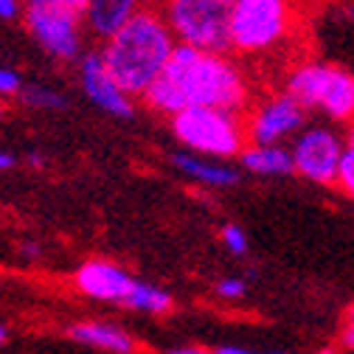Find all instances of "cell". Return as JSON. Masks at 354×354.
Listing matches in <instances>:
<instances>
[{
	"instance_id": "cell-1",
	"label": "cell",
	"mask_w": 354,
	"mask_h": 354,
	"mask_svg": "<svg viewBox=\"0 0 354 354\" xmlns=\"http://www.w3.org/2000/svg\"><path fill=\"white\" fill-rule=\"evenodd\" d=\"M160 115H174L189 107H216L242 113L250 107V82L231 54H208L174 46L160 76L141 96Z\"/></svg>"
},
{
	"instance_id": "cell-2",
	"label": "cell",
	"mask_w": 354,
	"mask_h": 354,
	"mask_svg": "<svg viewBox=\"0 0 354 354\" xmlns=\"http://www.w3.org/2000/svg\"><path fill=\"white\" fill-rule=\"evenodd\" d=\"M174 51V37L166 28L160 12L138 9L99 51V59L110 79L121 91L136 99L144 96L147 87L160 76L163 65Z\"/></svg>"
},
{
	"instance_id": "cell-3",
	"label": "cell",
	"mask_w": 354,
	"mask_h": 354,
	"mask_svg": "<svg viewBox=\"0 0 354 354\" xmlns=\"http://www.w3.org/2000/svg\"><path fill=\"white\" fill-rule=\"evenodd\" d=\"M284 93L306 113H321L335 124H354V73L318 59H304L287 71Z\"/></svg>"
},
{
	"instance_id": "cell-4",
	"label": "cell",
	"mask_w": 354,
	"mask_h": 354,
	"mask_svg": "<svg viewBox=\"0 0 354 354\" xmlns=\"http://www.w3.org/2000/svg\"><path fill=\"white\" fill-rule=\"evenodd\" d=\"M295 26L292 0H234L228 48L242 57H268L292 37Z\"/></svg>"
},
{
	"instance_id": "cell-5",
	"label": "cell",
	"mask_w": 354,
	"mask_h": 354,
	"mask_svg": "<svg viewBox=\"0 0 354 354\" xmlns=\"http://www.w3.org/2000/svg\"><path fill=\"white\" fill-rule=\"evenodd\" d=\"M171 136L189 155L208 160H231L248 147L242 113L216 107H189L169 118Z\"/></svg>"
},
{
	"instance_id": "cell-6",
	"label": "cell",
	"mask_w": 354,
	"mask_h": 354,
	"mask_svg": "<svg viewBox=\"0 0 354 354\" xmlns=\"http://www.w3.org/2000/svg\"><path fill=\"white\" fill-rule=\"evenodd\" d=\"M174 37V46L228 54L234 0H158L155 6Z\"/></svg>"
},
{
	"instance_id": "cell-7",
	"label": "cell",
	"mask_w": 354,
	"mask_h": 354,
	"mask_svg": "<svg viewBox=\"0 0 354 354\" xmlns=\"http://www.w3.org/2000/svg\"><path fill=\"white\" fill-rule=\"evenodd\" d=\"M292 171L318 186H335L343 160V132L332 124H309L292 138Z\"/></svg>"
},
{
	"instance_id": "cell-8",
	"label": "cell",
	"mask_w": 354,
	"mask_h": 354,
	"mask_svg": "<svg viewBox=\"0 0 354 354\" xmlns=\"http://www.w3.org/2000/svg\"><path fill=\"white\" fill-rule=\"evenodd\" d=\"M245 138L256 147H284V141H292L306 127V110L281 93L264 96L245 113Z\"/></svg>"
},
{
	"instance_id": "cell-9",
	"label": "cell",
	"mask_w": 354,
	"mask_h": 354,
	"mask_svg": "<svg viewBox=\"0 0 354 354\" xmlns=\"http://www.w3.org/2000/svg\"><path fill=\"white\" fill-rule=\"evenodd\" d=\"M82 20L48 6H39L28 0L26 26L31 37L39 42V48L57 59H76L82 51Z\"/></svg>"
},
{
	"instance_id": "cell-10",
	"label": "cell",
	"mask_w": 354,
	"mask_h": 354,
	"mask_svg": "<svg viewBox=\"0 0 354 354\" xmlns=\"http://www.w3.org/2000/svg\"><path fill=\"white\" fill-rule=\"evenodd\" d=\"M136 281L138 279L127 273L121 264H113L107 259H91L79 264L73 273V284L84 298L102 301V304H118V306H124Z\"/></svg>"
},
{
	"instance_id": "cell-11",
	"label": "cell",
	"mask_w": 354,
	"mask_h": 354,
	"mask_svg": "<svg viewBox=\"0 0 354 354\" xmlns=\"http://www.w3.org/2000/svg\"><path fill=\"white\" fill-rule=\"evenodd\" d=\"M82 87H84L87 99H91L99 110H104L107 115H115V118L136 115V104H132V99L110 79L99 54H87L82 59Z\"/></svg>"
},
{
	"instance_id": "cell-12",
	"label": "cell",
	"mask_w": 354,
	"mask_h": 354,
	"mask_svg": "<svg viewBox=\"0 0 354 354\" xmlns=\"http://www.w3.org/2000/svg\"><path fill=\"white\" fill-rule=\"evenodd\" d=\"M68 340L104 354H136V337L110 321H76L65 329Z\"/></svg>"
},
{
	"instance_id": "cell-13",
	"label": "cell",
	"mask_w": 354,
	"mask_h": 354,
	"mask_svg": "<svg viewBox=\"0 0 354 354\" xmlns=\"http://www.w3.org/2000/svg\"><path fill=\"white\" fill-rule=\"evenodd\" d=\"M169 160L174 169H180L189 180L208 186V189H231L239 183V169H234L225 160H208V158H197L189 152H174Z\"/></svg>"
},
{
	"instance_id": "cell-14",
	"label": "cell",
	"mask_w": 354,
	"mask_h": 354,
	"mask_svg": "<svg viewBox=\"0 0 354 354\" xmlns=\"http://www.w3.org/2000/svg\"><path fill=\"white\" fill-rule=\"evenodd\" d=\"M138 9H141V0H91L84 20L96 37L110 39Z\"/></svg>"
},
{
	"instance_id": "cell-15",
	"label": "cell",
	"mask_w": 354,
	"mask_h": 354,
	"mask_svg": "<svg viewBox=\"0 0 354 354\" xmlns=\"http://www.w3.org/2000/svg\"><path fill=\"white\" fill-rule=\"evenodd\" d=\"M242 169H248L250 174L259 177H284L292 174V160H290V149L287 147H256L248 144L239 152Z\"/></svg>"
},
{
	"instance_id": "cell-16",
	"label": "cell",
	"mask_w": 354,
	"mask_h": 354,
	"mask_svg": "<svg viewBox=\"0 0 354 354\" xmlns=\"http://www.w3.org/2000/svg\"><path fill=\"white\" fill-rule=\"evenodd\" d=\"M124 306L136 309V313H147V315H166V313H171L174 298H171L169 290H163L158 284L136 281V287H132V292L127 295Z\"/></svg>"
},
{
	"instance_id": "cell-17",
	"label": "cell",
	"mask_w": 354,
	"mask_h": 354,
	"mask_svg": "<svg viewBox=\"0 0 354 354\" xmlns=\"http://www.w3.org/2000/svg\"><path fill=\"white\" fill-rule=\"evenodd\" d=\"M351 200H354V124L346 129L343 136V160H340V171H337V183Z\"/></svg>"
},
{
	"instance_id": "cell-18",
	"label": "cell",
	"mask_w": 354,
	"mask_h": 354,
	"mask_svg": "<svg viewBox=\"0 0 354 354\" xmlns=\"http://www.w3.org/2000/svg\"><path fill=\"white\" fill-rule=\"evenodd\" d=\"M23 99L31 107H46V110H62V107H68L65 96H59L57 91H51V87H26Z\"/></svg>"
},
{
	"instance_id": "cell-19",
	"label": "cell",
	"mask_w": 354,
	"mask_h": 354,
	"mask_svg": "<svg viewBox=\"0 0 354 354\" xmlns=\"http://www.w3.org/2000/svg\"><path fill=\"white\" fill-rule=\"evenodd\" d=\"M223 245H225L234 256H245V253H248V248H250L248 234H245L239 225H234V223L223 228Z\"/></svg>"
},
{
	"instance_id": "cell-20",
	"label": "cell",
	"mask_w": 354,
	"mask_h": 354,
	"mask_svg": "<svg viewBox=\"0 0 354 354\" xmlns=\"http://www.w3.org/2000/svg\"><path fill=\"white\" fill-rule=\"evenodd\" d=\"M31 3H39V6H48V9H57V12H65V15H73V17H84L87 12V3L91 0H31Z\"/></svg>"
},
{
	"instance_id": "cell-21",
	"label": "cell",
	"mask_w": 354,
	"mask_h": 354,
	"mask_svg": "<svg viewBox=\"0 0 354 354\" xmlns=\"http://www.w3.org/2000/svg\"><path fill=\"white\" fill-rule=\"evenodd\" d=\"M248 292V281L239 279V276H228V279H219L216 281V295L219 298H228V301H236Z\"/></svg>"
},
{
	"instance_id": "cell-22",
	"label": "cell",
	"mask_w": 354,
	"mask_h": 354,
	"mask_svg": "<svg viewBox=\"0 0 354 354\" xmlns=\"http://www.w3.org/2000/svg\"><path fill=\"white\" fill-rule=\"evenodd\" d=\"M23 91V82L15 71L9 68H0V96H9V93H20Z\"/></svg>"
},
{
	"instance_id": "cell-23",
	"label": "cell",
	"mask_w": 354,
	"mask_h": 354,
	"mask_svg": "<svg viewBox=\"0 0 354 354\" xmlns=\"http://www.w3.org/2000/svg\"><path fill=\"white\" fill-rule=\"evenodd\" d=\"M340 340H343L346 348H354V304L348 306V315H346V326H343Z\"/></svg>"
},
{
	"instance_id": "cell-24",
	"label": "cell",
	"mask_w": 354,
	"mask_h": 354,
	"mask_svg": "<svg viewBox=\"0 0 354 354\" xmlns=\"http://www.w3.org/2000/svg\"><path fill=\"white\" fill-rule=\"evenodd\" d=\"M17 15V0H0V17H15Z\"/></svg>"
},
{
	"instance_id": "cell-25",
	"label": "cell",
	"mask_w": 354,
	"mask_h": 354,
	"mask_svg": "<svg viewBox=\"0 0 354 354\" xmlns=\"http://www.w3.org/2000/svg\"><path fill=\"white\" fill-rule=\"evenodd\" d=\"M166 354H211V351H205L200 346H180V348H169Z\"/></svg>"
},
{
	"instance_id": "cell-26",
	"label": "cell",
	"mask_w": 354,
	"mask_h": 354,
	"mask_svg": "<svg viewBox=\"0 0 354 354\" xmlns=\"http://www.w3.org/2000/svg\"><path fill=\"white\" fill-rule=\"evenodd\" d=\"M20 253H23V256H28V259H34V256H39V253H42V248H39L37 242H23V245H20Z\"/></svg>"
},
{
	"instance_id": "cell-27",
	"label": "cell",
	"mask_w": 354,
	"mask_h": 354,
	"mask_svg": "<svg viewBox=\"0 0 354 354\" xmlns=\"http://www.w3.org/2000/svg\"><path fill=\"white\" fill-rule=\"evenodd\" d=\"M211 354H253V351H248V348H242V346H219V348H214Z\"/></svg>"
},
{
	"instance_id": "cell-28",
	"label": "cell",
	"mask_w": 354,
	"mask_h": 354,
	"mask_svg": "<svg viewBox=\"0 0 354 354\" xmlns=\"http://www.w3.org/2000/svg\"><path fill=\"white\" fill-rule=\"evenodd\" d=\"M15 166V158L9 155V152H0V171H3V169H12Z\"/></svg>"
},
{
	"instance_id": "cell-29",
	"label": "cell",
	"mask_w": 354,
	"mask_h": 354,
	"mask_svg": "<svg viewBox=\"0 0 354 354\" xmlns=\"http://www.w3.org/2000/svg\"><path fill=\"white\" fill-rule=\"evenodd\" d=\"M9 343V326L6 324H0V348H3Z\"/></svg>"
},
{
	"instance_id": "cell-30",
	"label": "cell",
	"mask_w": 354,
	"mask_h": 354,
	"mask_svg": "<svg viewBox=\"0 0 354 354\" xmlns=\"http://www.w3.org/2000/svg\"><path fill=\"white\" fill-rule=\"evenodd\" d=\"M318 354H335V348H332V346H329V348H321V351H318Z\"/></svg>"
},
{
	"instance_id": "cell-31",
	"label": "cell",
	"mask_w": 354,
	"mask_h": 354,
	"mask_svg": "<svg viewBox=\"0 0 354 354\" xmlns=\"http://www.w3.org/2000/svg\"><path fill=\"white\" fill-rule=\"evenodd\" d=\"M3 115H6V107H3V104H0V118H3Z\"/></svg>"
},
{
	"instance_id": "cell-32",
	"label": "cell",
	"mask_w": 354,
	"mask_h": 354,
	"mask_svg": "<svg viewBox=\"0 0 354 354\" xmlns=\"http://www.w3.org/2000/svg\"><path fill=\"white\" fill-rule=\"evenodd\" d=\"M270 354H281V351H270Z\"/></svg>"
}]
</instances>
